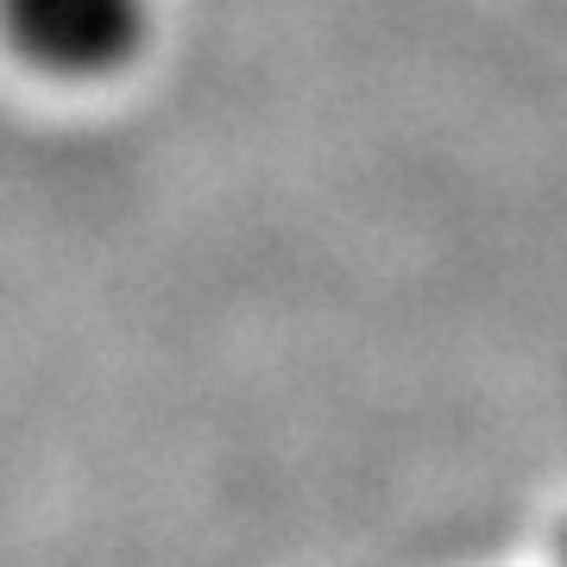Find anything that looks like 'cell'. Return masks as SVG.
<instances>
[{
	"label": "cell",
	"mask_w": 567,
	"mask_h": 567,
	"mask_svg": "<svg viewBox=\"0 0 567 567\" xmlns=\"http://www.w3.org/2000/svg\"><path fill=\"white\" fill-rule=\"evenodd\" d=\"M7 58L58 89L126 82L158 44V0H0Z\"/></svg>",
	"instance_id": "cell-1"
}]
</instances>
